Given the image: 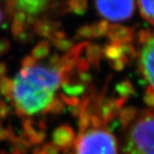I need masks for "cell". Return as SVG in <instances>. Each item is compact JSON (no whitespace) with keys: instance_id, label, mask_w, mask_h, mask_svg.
I'll return each instance as SVG.
<instances>
[{"instance_id":"6da1fadb","label":"cell","mask_w":154,"mask_h":154,"mask_svg":"<svg viewBox=\"0 0 154 154\" xmlns=\"http://www.w3.org/2000/svg\"><path fill=\"white\" fill-rule=\"evenodd\" d=\"M21 69L13 80L11 98L20 116L49 112L58 97L55 93L65 82L70 81L75 64L60 58L57 63L40 64L31 55L21 61Z\"/></svg>"},{"instance_id":"7a4b0ae2","label":"cell","mask_w":154,"mask_h":154,"mask_svg":"<svg viewBox=\"0 0 154 154\" xmlns=\"http://www.w3.org/2000/svg\"><path fill=\"white\" fill-rule=\"evenodd\" d=\"M123 130L118 143L120 154H154V108L120 111Z\"/></svg>"},{"instance_id":"3957f363","label":"cell","mask_w":154,"mask_h":154,"mask_svg":"<svg viewBox=\"0 0 154 154\" xmlns=\"http://www.w3.org/2000/svg\"><path fill=\"white\" fill-rule=\"evenodd\" d=\"M57 0H6V12L11 18V32L14 36L23 37L30 26L53 7Z\"/></svg>"},{"instance_id":"277c9868","label":"cell","mask_w":154,"mask_h":154,"mask_svg":"<svg viewBox=\"0 0 154 154\" xmlns=\"http://www.w3.org/2000/svg\"><path fill=\"white\" fill-rule=\"evenodd\" d=\"M76 154H119L118 141L106 125H89L75 141Z\"/></svg>"},{"instance_id":"5b68a950","label":"cell","mask_w":154,"mask_h":154,"mask_svg":"<svg viewBox=\"0 0 154 154\" xmlns=\"http://www.w3.org/2000/svg\"><path fill=\"white\" fill-rule=\"evenodd\" d=\"M138 44V69L149 85L145 100L149 108H154V32H140Z\"/></svg>"},{"instance_id":"8992f818","label":"cell","mask_w":154,"mask_h":154,"mask_svg":"<svg viewBox=\"0 0 154 154\" xmlns=\"http://www.w3.org/2000/svg\"><path fill=\"white\" fill-rule=\"evenodd\" d=\"M97 12L106 20L121 23L133 16L136 0H95Z\"/></svg>"},{"instance_id":"52a82bcc","label":"cell","mask_w":154,"mask_h":154,"mask_svg":"<svg viewBox=\"0 0 154 154\" xmlns=\"http://www.w3.org/2000/svg\"><path fill=\"white\" fill-rule=\"evenodd\" d=\"M74 137V132L71 126L67 125H60L54 131L53 144L56 145L59 149L70 148L73 143Z\"/></svg>"},{"instance_id":"ba28073f","label":"cell","mask_w":154,"mask_h":154,"mask_svg":"<svg viewBox=\"0 0 154 154\" xmlns=\"http://www.w3.org/2000/svg\"><path fill=\"white\" fill-rule=\"evenodd\" d=\"M138 8L141 16L154 25V0H138Z\"/></svg>"},{"instance_id":"9c48e42d","label":"cell","mask_w":154,"mask_h":154,"mask_svg":"<svg viewBox=\"0 0 154 154\" xmlns=\"http://www.w3.org/2000/svg\"><path fill=\"white\" fill-rule=\"evenodd\" d=\"M50 52V44L48 40H42L35 46L32 50L31 56L35 60H40L47 59Z\"/></svg>"},{"instance_id":"30bf717a","label":"cell","mask_w":154,"mask_h":154,"mask_svg":"<svg viewBox=\"0 0 154 154\" xmlns=\"http://www.w3.org/2000/svg\"><path fill=\"white\" fill-rule=\"evenodd\" d=\"M86 60L88 63H92L95 65H98L101 58L102 50L101 48L97 45H88L87 44L86 47Z\"/></svg>"},{"instance_id":"8fae6325","label":"cell","mask_w":154,"mask_h":154,"mask_svg":"<svg viewBox=\"0 0 154 154\" xmlns=\"http://www.w3.org/2000/svg\"><path fill=\"white\" fill-rule=\"evenodd\" d=\"M86 8H87L86 0H69L67 3L68 10L75 14L85 13Z\"/></svg>"},{"instance_id":"7c38bea8","label":"cell","mask_w":154,"mask_h":154,"mask_svg":"<svg viewBox=\"0 0 154 154\" xmlns=\"http://www.w3.org/2000/svg\"><path fill=\"white\" fill-rule=\"evenodd\" d=\"M12 88H13V81L11 79H9L8 77L6 76L2 77L0 79V92L8 100H10V98H11Z\"/></svg>"},{"instance_id":"4fadbf2b","label":"cell","mask_w":154,"mask_h":154,"mask_svg":"<svg viewBox=\"0 0 154 154\" xmlns=\"http://www.w3.org/2000/svg\"><path fill=\"white\" fill-rule=\"evenodd\" d=\"M52 42L55 45V47H56L59 50H61L64 52H68L74 47L72 42L71 40L66 39V37L60 38V39H55V40H52Z\"/></svg>"},{"instance_id":"5bb4252c","label":"cell","mask_w":154,"mask_h":154,"mask_svg":"<svg viewBox=\"0 0 154 154\" xmlns=\"http://www.w3.org/2000/svg\"><path fill=\"white\" fill-rule=\"evenodd\" d=\"M79 37H85V38H89L92 37V32H91V28L90 25H85L81 27L78 32H77Z\"/></svg>"},{"instance_id":"9a60e30c","label":"cell","mask_w":154,"mask_h":154,"mask_svg":"<svg viewBox=\"0 0 154 154\" xmlns=\"http://www.w3.org/2000/svg\"><path fill=\"white\" fill-rule=\"evenodd\" d=\"M42 151L44 154H58L59 153V148L54 144H49V145H47L45 148H44Z\"/></svg>"},{"instance_id":"2e32d148","label":"cell","mask_w":154,"mask_h":154,"mask_svg":"<svg viewBox=\"0 0 154 154\" xmlns=\"http://www.w3.org/2000/svg\"><path fill=\"white\" fill-rule=\"evenodd\" d=\"M10 48V44L6 39H0V56L6 53Z\"/></svg>"},{"instance_id":"e0dca14e","label":"cell","mask_w":154,"mask_h":154,"mask_svg":"<svg viewBox=\"0 0 154 154\" xmlns=\"http://www.w3.org/2000/svg\"><path fill=\"white\" fill-rule=\"evenodd\" d=\"M8 107L7 106V104L0 100V118H4L8 115Z\"/></svg>"},{"instance_id":"ac0fdd59","label":"cell","mask_w":154,"mask_h":154,"mask_svg":"<svg viewBox=\"0 0 154 154\" xmlns=\"http://www.w3.org/2000/svg\"><path fill=\"white\" fill-rule=\"evenodd\" d=\"M6 9H4L1 5H0V28H1L4 20H5V18H6Z\"/></svg>"},{"instance_id":"d6986e66","label":"cell","mask_w":154,"mask_h":154,"mask_svg":"<svg viewBox=\"0 0 154 154\" xmlns=\"http://www.w3.org/2000/svg\"><path fill=\"white\" fill-rule=\"evenodd\" d=\"M6 72H7V66L4 63L0 62V79L5 76Z\"/></svg>"},{"instance_id":"ffe728a7","label":"cell","mask_w":154,"mask_h":154,"mask_svg":"<svg viewBox=\"0 0 154 154\" xmlns=\"http://www.w3.org/2000/svg\"><path fill=\"white\" fill-rule=\"evenodd\" d=\"M8 132L2 126V124L1 123H0V137H7V135H8Z\"/></svg>"}]
</instances>
